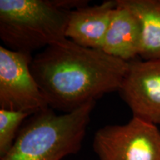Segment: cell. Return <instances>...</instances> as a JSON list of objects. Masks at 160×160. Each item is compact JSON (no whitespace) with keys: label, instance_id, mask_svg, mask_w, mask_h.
<instances>
[{"label":"cell","instance_id":"cell-1","mask_svg":"<svg viewBox=\"0 0 160 160\" xmlns=\"http://www.w3.org/2000/svg\"><path fill=\"white\" fill-rule=\"evenodd\" d=\"M128 62L68 39L33 57L31 70L51 109L69 113L119 91Z\"/></svg>","mask_w":160,"mask_h":160},{"label":"cell","instance_id":"cell-2","mask_svg":"<svg viewBox=\"0 0 160 160\" xmlns=\"http://www.w3.org/2000/svg\"><path fill=\"white\" fill-rule=\"evenodd\" d=\"M81 0H0V38L12 51L32 52L67 39L71 11Z\"/></svg>","mask_w":160,"mask_h":160},{"label":"cell","instance_id":"cell-3","mask_svg":"<svg viewBox=\"0 0 160 160\" xmlns=\"http://www.w3.org/2000/svg\"><path fill=\"white\" fill-rule=\"evenodd\" d=\"M96 101L69 113L51 108L31 116L0 160H61L81 149Z\"/></svg>","mask_w":160,"mask_h":160},{"label":"cell","instance_id":"cell-4","mask_svg":"<svg viewBox=\"0 0 160 160\" xmlns=\"http://www.w3.org/2000/svg\"><path fill=\"white\" fill-rule=\"evenodd\" d=\"M93 148L99 160H160V131L133 117L125 125L98 130Z\"/></svg>","mask_w":160,"mask_h":160},{"label":"cell","instance_id":"cell-5","mask_svg":"<svg viewBox=\"0 0 160 160\" xmlns=\"http://www.w3.org/2000/svg\"><path fill=\"white\" fill-rule=\"evenodd\" d=\"M31 53L0 46V108L31 115L49 108L31 70Z\"/></svg>","mask_w":160,"mask_h":160},{"label":"cell","instance_id":"cell-6","mask_svg":"<svg viewBox=\"0 0 160 160\" xmlns=\"http://www.w3.org/2000/svg\"><path fill=\"white\" fill-rule=\"evenodd\" d=\"M118 92L133 117L160 125V61L129 62Z\"/></svg>","mask_w":160,"mask_h":160},{"label":"cell","instance_id":"cell-7","mask_svg":"<svg viewBox=\"0 0 160 160\" xmlns=\"http://www.w3.org/2000/svg\"><path fill=\"white\" fill-rule=\"evenodd\" d=\"M116 7V0H110L99 5H87L73 10L66 28V38L82 47L102 51Z\"/></svg>","mask_w":160,"mask_h":160},{"label":"cell","instance_id":"cell-8","mask_svg":"<svg viewBox=\"0 0 160 160\" xmlns=\"http://www.w3.org/2000/svg\"><path fill=\"white\" fill-rule=\"evenodd\" d=\"M116 2L117 7L112 13L102 51L129 62L139 57L141 25L131 10Z\"/></svg>","mask_w":160,"mask_h":160},{"label":"cell","instance_id":"cell-9","mask_svg":"<svg viewBox=\"0 0 160 160\" xmlns=\"http://www.w3.org/2000/svg\"><path fill=\"white\" fill-rule=\"evenodd\" d=\"M131 10L141 25L139 57L146 61H160V0H117Z\"/></svg>","mask_w":160,"mask_h":160},{"label":"cell","instance_id":"cell-10","mask_svg":"<svg viewBox=\"0 0 160 160\" xmlns=\"http://www.w3.org/2000/svg\"><path fill=\"white\" fill-rule=\"evenodd\" d=\"M32 116L25 112L0 108V157L11 148L26 118Z\"/></svg>","mask_w":160,"mask_h":160}]
</instances>
